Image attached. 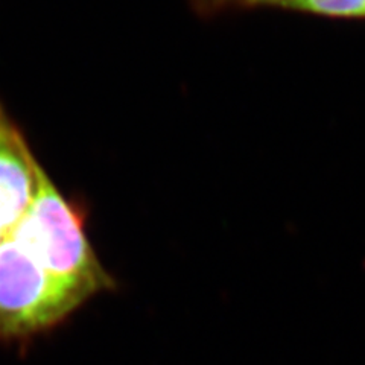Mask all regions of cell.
<instances>
[{
	"label": "cell",
	"instance_id": "obj_3",
	"mask_svg": "<svg viewBox=\"0 0 365 365\" xmlns=\"http://www.w3.org/2000/svg\"><path fill=\"white\" fill-rule=\"evenodd\" d=\"M44 175L25 135L0 107V244L25 218Z\"/></svg>",
	"mask_w": 365,
	"mask_h": 365
},
{
	"label": "cell",
	"instance_id": "obj_2",
	"mask_svg": "<svg viewBox=\"0 0 365 365\" xmlns=\"http://www.w3.org/2000/svg\"><path fill=\"white\" fill-rule=\"evenodd\" d=\"M81 303V297L56 282L14 236L0 244V338L49 329Z\"/></svg>",
	"mask_w": 365,
	"mask_h": 365
},
{
	"label": "cell",
	"instance_id": "obj_1",
	"mask_svg": "<svg viewBox=\"0 0 365 365\" xmlns=\"http://www.w3.org/2000/svg\"><path fill=\"white\" fill-rule=\"evenodd\" d=\"M51 276L86 302L111 289L114 280L101 265L84 232V220L52 185L48 174L36 201L11 232Z\"/></svg>",
	"mask_w": 365,
	"mask_h": 365
},
{
	"label": "cell",
	"instance_id": "obj_5",
	"mask_svg": "<svg viewBox=\"0 0 365 365\" xmlns=\"http://www.w3.org/2000/svg\"><path fill=\"white\" fill-rule=\"evenodd\" d=\"M190 4L200 14H215L225 9L250 8L259 5H279L282 6L284 0H190Z\"/></svg>",
	"mask_w": 365,
	"mask_h": 365
},
{
	"label": "cell",
	"instance_id": "obj_4",
	"mask_svg": "<svg viewBox=\"0 0 365 365\" xmlns=\"http://www.w3.org/2000/svg\"><path fill=\"white\" fill-rule=\"evenodd\" d=\"M282 6L329 17H365V0H284Z\"/></svg>",
	"mask_w": 365,
	"mask_h": 365
}]
</instances>
